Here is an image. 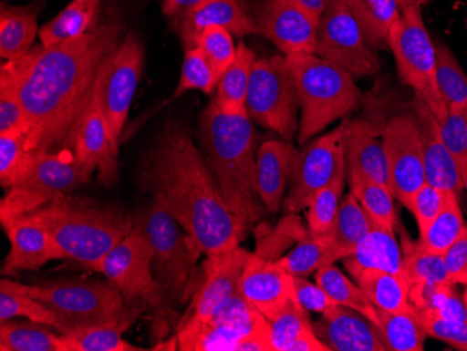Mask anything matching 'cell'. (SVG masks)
<instances>
[{
    "label": "cell",
    "instance_id": "cell-1",
    "mask_svg": "<svg viewBox=\"0 0 467 351\" xmlns=\"http://www.w3.org/2000/svg\"><path fill=\"white\" fill-rule=\"evenodd\" d=\"M119 17L59 46H39L23 55L20 96L27 118L28 150H70L78 123L96 94L102 67L119 46Z\"/></svg>",
    "mask_w": 467,
    "mask_h": 351
},
{
    "label": "cell",
    "instance_id": "cell-2",
    "mask_svg": "<svg viewBox=\"0 0 467 351\" xmlns=\"http://www.w3.org/2000/svg\"><path fill=\"white\" fill-rule=\"evenodd\" d=\"M136 182L164 206L206 255L227 253L245 238L228 208L192 132L170 117L139 161Z\"/></svg>",
    "mask_w": 467,
    "mask_h": 351
},
{
    "label": "cell",
    "instance_id": "cell-3",
    "mask_svg": "<svg viewBox=\"0 0 467 351\" xmlns=\"http://www.w3.org/2000/svg\"><path fill=\"white\" fill-rule=\"evenodd\" d=\"M198 139L225 203L246 229H251L266 211L256 188L251 117L246 111H223L212 99L199 117Z\"/></svg>",
    "mask_w": 467,
    "mask_h": 351
},
{
    "label": "cell",
    "instance_id": "cell-4",
    "mask_svg": "<svg viewBox=\"0 0 467 351\" xmlns=\"http://www.w3.org/2000/svg\"><path fill=\"white\" fill-rule=\"evenodd\" d=\"M27 216L52 235L67 259L91 269L133 227V216L120 209L69 193Z\"/></svg>",
    "mask_w": 467,
    "mask_h": 351
},
{
    "label": "cell",
    "instance_id": "cell-5",
    "mask_svg": "<svg viewBox=\"0 0 467 351\" xmlns=\"http://www.w3.org/2000/svg\"><path fill=\"white\" fill-rule=\"evenodd\" d=\"M300 98L298 143H308L330 123L348 117L363 104L354 76L317 54L285 55Z\"/></svg>",
    "mask_w": 467,
    "mask_h": 351
},
{
    "label": "cell",
    "instance_id": "cell-6",
    "mask_svg": "<svg viewBox=\"0 0 467 351\" xmlns=\"http://www.w3.org/2000/svg\"><path fill=\"white\" fill-rule=\"evenodd\" d=\"M133 229L146 238L153 253V274L165 304L182 305L188 300L193 274L203 251L182 225L156 199L133 216Z\"/></svg>",
    "mask_w": 467,
    "mask_h": 351
},
{
    "label": "cell",
    "instance_id": "cell-7",
    "mask_svg": "<svg viewBox=\"0 0 467 351\" xmlns=\"http://www.w3.org/2000/svg\"><path fill=\"white\" fill-rule=\"evenodd\" d=\"M21 290L46 304L57 316L60 335L75 330L118 324L136 318L146 306L128 305L119 290L109 282L65 280L48 284H21Z\"/></svg>",
    "mask_w": 467,
    "mask_h": 351
},
{
    "label": "cell",
    "instance_id": "cell-8",
    "mask_svg": "<svg viewBox=\"0 0 467 351\" xmlns=\"http://www.w3.org/2000/svg\"><path fill=\"white\" fill-rule=\"evenodd\" d=\"M421 10L419 6L401 10L390 31L388 46L395 57L400 80L426 99L441 122L447 117L448 108L438 88L437 46L424 25Z\"/></svg>",
    "mask_w": 467,
    "mask_h": 351
},
{
    "label": "cell",
    "instance_id": "cell-9",
    "mask_svg": "<svg viewBox=\"0 0 467 351\" xmlns=\"http://www.w3.org/2000/svg\"><path fill=\"white\" fill-rule=\"evenodd\" d=\"M72 150L36 151L27 174L7 190L0 203V222L26 216L67 195L90 181Z\"/></svg>",
    "mask_w": 467,
    "mask_h": 351
},
{
    "label": "cell",
    "instance_id": "cell-10",
    "mask_svg": "<svg viewBox=\"0 0 467 351\" xmlns=\"http://www.w3.org/2000/svg\"><path fill=\"white\" fill-rule=\"evenodd\" d=\"M245 108L251 119L261 127L277 133L283 140H293L300 127V98L285 57L256 60Z\"/></svg>",
    "mask_w": 467,
    "mask_h": 351
},
{
    "label": "cell",
    "instance_id": "cell-11",
    "mask_svg": "<svg viewBox=\"0 0 467 351\" xmlns=\"http://www.w3.org/2000/svg\"><path fill=\"white\" fill-rule=\"evenodd\" d=\"M115 285L128 305L165 304L164 293L153 274V253L146 238L133 229L93 266Z\"/></svg>",
    "mask_w": 467,
    "mask_h": 351
},
{
    "label": "cell",
    "instance_id": "cell-12",
    "mask_svg": "<svg viewBox=\"0 0 467 351\" xmlns=\"http://www.w3.org/2000/svg\"><path fill=\"white\" fill-rule=\"evenodd\" d=\"M144 46L138 34L123 36L102 67L97 83L99 106L109 123L115 151L119 154L122 133L143 73Z\"/></svg>",
    "mask_w": 467,
    "mask_h": 351
},
{
    "label": "cell",
    "instance_id": "cell-13",
    "mask_svg": "<svg viewBox=\"0 0 467 351\" xmlns=\"http://www.w3.org/2000/svg\"><path fill=\"white\" fill-rule=\"evenodd\" d=\"M317 55L348 70L354 77L372 76L379 70V59L367 43L343 0H330L317 25Z\"/></svg>",
    "mask_w": 467,
    "mask_h": 351
},
{
    "label": "cell",
    "instance_id": "cell-14",
    "mask_svg": "<svg viewBox=\"0 0 467 351\" xmlns=\"http://www.w3.org/2000/svg\"><path fill=\"white\" fill-rule=\"evenodd\" d=\"M380 140L387 154L390 190L409 209L414 193L427 182L421 136L413 112L395 115L385 122Z\"/></svg>",
    "mask_w": 467,
    "mask_h": 351
},
{
    "label": "cell",
    "instance_id": "cell-15",
    "mask_svg": "<svg viewBox=\"0 0 467 351\" xmlns=\"http://www.w3.org/2000/svg\"><path fill=\"white\" fill-rule=\"evenodd\" d=\"M346 136L348 120L312 141L301 153L296 178L283 201L285 213L306 211L315 193L327 185L337 170L346 164Z\"/></svg>",
    "mask_w": 467,
    "mask_h": 351
},
{
    "label": "cell",
    "instance_id": "cell-16",
    "mask_svg": "<svg viewBox=\"0 0 467 351\" xmlns=\"http://www.w3.org/2000/svg\"><path fill=\"white\" fill-rule=\"evenodd\" d=\"M251 10L259 36L283 54H317L319 20L296 0H256Z\"/></svg>",
    "mask_w": 467,
    "mask_h": 351
},
{
    "label": "cell",
    "instance_id": "cell-17",
    "mask_svg": "<svg viewBox=\"0 0 467 351\" xmlns=\"http://www.w3.org/2000/svg\"><path fill=\"white\" fill-rule=\"evenodd\" d=\"M69 149L90 177L94 171H99V183L104 187H114L118 182L119 154L115 151L109 123L99 106L97 88L90 107L76 127Z\"/></svg>",
    "mask_w": 467,
    "mask_h": 351
},
{
    "label": "cell",
    "instance_id": "cell-18",
    "mask_svg": "<svg viewBox=\"0 0 467 351\" xmlns=\"http://www.w3.org/2000/svg\"><path fill=\"white\" fill-rule=\"evenodd\" d=\"M251 253L241 246L227 253L207 255L203 279L182 321H203L216 314L240 290L244 267Z\"/></svg>",
    "mask_w": 467,
    "mask_h": 351
},
{
    "label": "cell",
    "instance_id": "cell-19",
    "mask_svg": "<svg viewBox=\"0 0 467 351\" xmlns=\"http://www.w3.org/2000/svg\"><path fill=\"white\" fill-rule=\"evenodd\" d=\"M240 293L272 321L280 311L294 300V276L277 263V261L251 253L240 280Z\"/></svg>",
    "mask_w": 467,
    "mask_h": 351
},
{
    "label": "cell",
    "instance_id": "cell-20",
    "mask_svg": "<svg viewBox=\"0 0 467 351\" xmlns=\"http://www.w3.org/2000/svg\"><path fill=\"white\" fill-rule=\"evenodd\" d=\"M312 324L330 351H388L379 326L345 305L330 306Z\"/></svg>",
    "mask_w": 467,
    "mask_h": 351
},
{
    "label": "cell",
    "instance_id": "cell-21",
    "mask_svg": "<svg viewBox=\"0 0 467 351\" xmlns=\"http://www.w3.org/2000/svg\"><path fill=\"white\" fill-rule=\"evenodd\" d=\"M2 227L10 241V251L2 266L4 276L36 271L48 262L67 259L52 235L27 214L2 222Z\"/></svg>",
    "mask_w": 467,
    "mask_h": 351
},
{
    "label": "cell",
    "instance_id": "cell-22",
    "mask_svg": "<svg viewBox=\"0 0 467 351\" xmlns=\"http://www.w3.org/2000/svg\"><path fill=\"white\" fill-rule=\"evenodd\" d=\"M413 115L421 136L427 182L445 192L461 195L464 190L463 175L441 138L440 120L419 93H414Z\"/></svg>",
    "mask_w": 467,
    "mask_h": 351
},
{
    "label": "cell",
    "instance_id": "cell-23",
    "mask_svg": "<svg viewBox=\"0 0 467 351\" xmlns=\"http://www.w3.org/2000/svg\"><path fill=\"white\" fill-rule=\"evenodd\" d=\"M183 46L193 48L204 28L220 26L233 36H259L251 7L245 0H206L203 5L171 22Z\"/></svg>",
    "mask_w": 467,
    "mask_h": 351
},
{
    "label": "cell",
    "instance_id": "cell-24",
    "mask_svg": "<svg viewBox=\"0 0 467 351\" xmlns=\"http://www.w3.org/2000/svg\"><path fill=\"white\" fill-rule=\"evenodd\" d=\"M300 151L290 141L269 140L256 151V188L269 213H275L285 201L288 183L296 178Z\"/></svg>",
    "mask_w": 467,
    "mask_h": 351
},
{
    "label": "cell",
    "instance_id": "cell-25",
    "mask_svg": "<svg viewBox=\"0 0 467 351\" xmlns=\"http://www.w3.org/2000/svg\"><path fill=\"white\" fill-rule=\"evenodd\" d=\"M382 127L374 128L364 120H348L346 167L348 172H356L390 188L387 154L382 140L378 138Z\"/></svg>",
    "mask_w": 467,
    "mask_h": 351
},
{
    "label": "cell",
    "instance_id": "cell-26",
    "mask_svg": "<svg viewBox=\"0 0 467 351\" xmlns=\"http://www.w3.org/2000/svg\"><path fill=\"white\" fill-rule=\"evenodd\" d=\"M342 262L353 279L367 271L403 274V251L395 230L384 229L374 222L367 237Z\"/></svg>",
    "mask_w": 467,
    "mask_h": 351
},
{
    "label": "cell",
    "instance_id": "cell-27",
    "mask_svg": "<svg viewBox=\"0 0 467 351\" xmlns=\"http://www.w3.org/2000/svg\"><path fill=\"white\" fill-rule=\"evenodd\" d=\"M42 2L28 6H10L2 4L0 9V57L4 60L17 59L33 48L38 30V13Z\"/></svg>",
    "mask_w": 467,
    "mask_h": 351
},
{
    "label": "cell",
    "instance_id": "cell-28",
    "mask_svg": "<svg viewBox=\"0 0 467 351\" xmlns=\"http://www.w3.org/2000/svg\"><path fill=\"white\" fill-rule=\"evenodd\" d=\"M99 6L101 0H70L57 17L39 28L41 46L52 48L93 30L99 23Z\"/></svg>",
    "mask_w": 467,
    "mask_h": 351
},
{
    "label": "cell",
    "instance_id": "cell-29",
    "mask_svg": "<svg viewBox=\"0 0 467 351\" xmlns=\"http://www.w3.org/2000/svg\"><path fill=\"white\" fill-rule=\"evenodd\" d=\"M343 258L345 255L336 243L332 232L322 235L309 232L288 255L277 259V263L293 276L306 277Z\"/></svg>",
    "mask_w": 467,
    "mask_h": 351
},
{
    "label": "cell",
    "instance_id": "cell-30",
    "mask_svg": "<svg viewBox=\"0 0 467 351\" xmlns=\"http://www.w3.org/2000/svg\"><path fill=\"white\" fill-rule=\"evenodd\" d=\"M453 283L422 282L410 285V303L421 313L448 321L467 322V288L459 293Z\"/></svg>",
    "mask_w": 467,
    "mask_h": 351
},
{
    "label": "cell",
    "instance_id": "cell-31",
    "mask_svg": "<svg viewBox=\"0 0 467 351\" xmlns=\"http://www.w3.org/2000/svg\"><path fill=\"white\" fill-rule=\"evenodd\" d=\"M371 48L388 46L390 31L400 17L399 0H343Z\"/></svg>",
    "mask_w": 467,
    "mask_h": 351
},
{
    "label": "cell",
    "instance_id": "cell-32",
    "mask_svg": "<svg viewBox=\"0 0 467 351\" xmlns=\"http://www.w3.org/2000/svg\"><path fill=\"white\" fill-rule=\"evenodd\" d=\"M256 60L258 57L251 48L238 44L237 57L223 73L214 93L213 99L223 111H246V94Z\"/></svg>",
    "mask_w": 467,
    "mask_h": 351
},
{
    "label": "cell",
    "instance_id": "cell-33",
    "mask_svg": "<svg viewBox=\"0 0 467 351\" xmlns=\"http://www.w3.org/2000/svg\"><path fill=\"white\" fill-rule=\"evenodd\" d=\"M136 318L123 319L118 324L102 325L88 329L75 330L67 335L57 334L59 351H140L144 348L130 345L122 335L132 326Z\"/></svg>",
    "mask_w": 467,
    "mask_h": 351
},
{
    "label": "cell",
    "instance_id": "cell-34",
    "mask_svg": "<svg viewBox=\"0 0 467 351\" xmlns=\"http://www.w3.org/2000/svg\"><path fill=\"white\" fill-rule=\"evenodd\" d=\"M23 67L25 59L20 57L6 60L0 69V135H27V118L20 96Z\"/></svg>",
    "mask_w": 467,
    "mask_h": 351
},
{
    "label": "cell",
    "instance_id": "cell-35",
    "mask_svg": "<svg viewBox=\"0 0 467 351\" xmlns=\"http://www.w3.org/2000/svg\"><path fill=\"white\" fill-rule=\"evenodd\" d=\"M354 280L379 311L399 313L410 305V284L403 274L367 271Z\"/></svg>",
    "mask_w": 467,
    "mask_h": 351
},
{
    "label": "cell",
    "instance_id": "cell-36",
    "mask_svg": "<svg viewBox=\"0 0 467 351\" xmlns=\"http://www.w3.org/2000/svg\"><path fill=\"white\" fill-rule=\"evenodd\" d=\"M348 175L351 195L363 206L372 222L384 229L395 230L398 216L392 190L356 172H348Z\"/></svg>",
    "mask_w": 467,
    "mask_h": 351
},
{
    "label": "cell",
    "instance_id": "cell-37",
    "mask_svg": "<svg viewBox=\"0 0 467 351\" xmlns=\"http://www.w3.org/2000/svg\"><path fill=\"white\" fill-rule=\"evenodd\" d=\"M315 282L324 288L329 297L338 305L348 306L363 314L369 321L380 327L379 313L377 306L368 300L358 284L351 282L335 264H327L315 274Z\"/></svg>",
    "mask_w": 467,
    "mask_h": 351
},
{
    "label": "cell",
    "instance_id": "cell-38",
    "mask_svg": "<svg viewBox=\"0 0 467 351\" xmlns=\"http://www.w3.org/2000/svg\"><path fill=\"white\" fill-rule=\"evenodd\" d=\"M380 330L385 345L389 351H422L426 343V330L417 315L416 306L410 303L409 308L399 313L379 311Z\"/></svg>",
    "mask_w": 467,
    "mask_h": 351
},
{
    "label": "cell",
    "instance_id": "cell-39",
    "mask_svg": "<svg viewBox=\"0 0 467 351\" xmlns=\"http://www.w3.org/2000/svg\"><path fill=\"white\" fill-rule=\"evenodd\" d=\"M17 316L60 330L59 321L46 304L23 292L17 282L4 279L0 282V322Z\"/></svg>",
    "mask_w": 467,
    "mask_h": 351
},
{
    "label": "cell",
    "instance_id": "cell-40",
    "mask_svg": "<svg viewBox=\"0 0 467 351\" xmlns=\"http://www.w3.org/2000/svg\"><path fill=\"white\" fill-rule=\"evenodd\" d=\"M52 327L38 322H0V350L2 351H59L57 334Z\"/></svg>",
    "mask_w": 467,
    "mask_h": 351
},
{
    "label": "cell",
    "instance_id": "cell-41",
    "mask_svg": "<svg viewBox=\"0 0 467 351\" xmlns=\"http://www.w3.org/2000/svg\"><path fill=\"white\" fill-rule=\"evenodd\" d=\"M371 225V217L367 214L359 201L351 193L343 196L330 232L345 258L351 255L357 245L367 237Z\"/></svg>",
    "mask_w": 467,
    "mask_h": 351
},
{
    "label": "cell",
    "instance_id": "cell-42",
    "mask_svg": "<svg viewBox=\"0 0 467 351\" xmlns=\"http://www.w3.org/2000/svg\"><path fill=\"white\" fill-rule=\"evenodd\" d=\"M464 225L466 222H464L463 213H462L461 204H459V196L448 192L442 211L430 224L427 232L420 235L417 243L430 253L442 255L458 240Z\"/></svg>",
    "mask_w": 467,
    "mask_h": 351
},
{
    "label": "cell",
    "instance_id": "cell-43",
    "mask_svg": "<svg viewBox=\"0 0 467 351\" xmlns=\"http://www.w3.org/2000/svg\"><path fill=\"white\" fill-rule=\"evenodd\" d=\"M346 174H348V167L343 164L333 180L322 190L317 191L309 201L306 208L308 209L306 222H308L309 232L312 234H327L332 229L342 203Z\"/></svg>",
    "mask_w": 467,
    "mask_h": 351
},
{
    "label": "cell",
    "instance_id": "cell-44",
    "mask_svg": "<svg viewBox=\"0 0 467 351\" xmlns=\"http://www.w3.org/2000/svg\"><path fill=\"white\" fill-rule=\"evenodd\" d=\"M400 245L403 251V276L409 284L422 282L452 283L442 255L424 250L419 243L409 240L405 232L401 234Z\"/></svg>",
    "mask_w": 467,
    "mask_h": 351
},
{
    "label": "cell",
    "instance_id": "cell-45",
    "mask_svg": "<svg viewBox=\"0 0 467 351\" xmlns=\"http://www.w3.org/2000/svg\"><path fill=\"white\" fill-rule=\"evenodd\" d=\"M437 46V83L448 109L466 108L467 76L445 44Z\"/></svg>",
    "mask_w": 467,
    "mask_h": 351
},
{
    "label": "cell",
    "instance_id": "cell-46",
    "mask_svg": "<svg viewBox=\"0 0 467 351\" xmlns=\"http://www.w3.org/2000/svg\"><path fill=\"white\" fill-rule=\"evenodd\" d=\"M36 151L28 150L26 133L0 135V185L10 190L27 174Z\"/></svg>",
    "mask_w": 467,
    "mask_h": 351
},
{
    "label": "cell",
    "instance_id": "cell-47",
    "mask_svg": "<svg viewBox=\"0 0 467 351\" xmlns=\"http://www.w3.org/2000/svg\"><path fill=\"white\" fill-rule=\"evenodd\" d=\"M219 76L210 65L204 52L199 46L185 49L180 83H178L175 97L182 96L186 91L199 90L204 94L216 93L219 85Z\"/></svg>",
    "mask_w": 467,
    "mask_h": 351
},
{
    "label": "cell",
    "instance_id": "cell-48",
    "mask_svg": "<svg viewBox=\"0 0 467 351\" xmlns=\"http://www.w3.org/2000/svg\"><path fill=\"white\" fill-rule=\"evenodd\" d=\"M269 327L273 351H285L296 337L314 329L308 311L294 300L288 301L279 315L269 321Z\"/></svg>",
    "mask_w": 467,
    "mask_h": 351
},
{
    "label": "cell",
    "instance_id": "cell-49",
    "mask_svg": "<svg viewBox=\"0 0 467 351\" xmlns=\"http://www.w3.org/2000/svg\"><path fill=\"white\" fill-rule=\"evenodd\" d=\"M196 46L204 52L219 78L237 57L238 46H235L233 34L220 26L204 28Z\"/></svg>",
    "mask_w": 467,
    "mask_h": 351
},
{
    "label": "cell",
    "instance_id": "cell-50",
    "mask_svg": "<svg viewBox=\"0 0 467 351\" xmlns=\"http://www.w3.org/2000/svg\"><path fill=\"white\" fill-rule=\"evenodd\" d=\"M308 234L309 230L306 232L301 225L300 217L294 213L288 214L280 222L279 227L272 234H265L259 240L258 248L254 253L270 261H277L280 253L287 250V246L293 245L294 243H300Z\"/></svg>",
    "mask_w": 467,
    "mask_h": 351
},
{
    "label": "cell",
    "instance_id": "cell-51",
    "mask_svg": "<svg viewBox=\"0 0 467 351\" xmlns=\"http://www.w3.org/2000/svg\"><path fill=\"white\" fill-rule=\"evenodd\" d=\"M441 138L458 162L463 178L467 174V117L466 108L448 109L440 122Z\"/></svg>",
    "mask_w": 467,
    "mask_h": 351
},
{
    "label": "cell",
    "instance_id": "cell-52",
    "mask_svg": "<svg viewBox=\"0 0 467 351\" xmlns=\"http://www.w3.org/2000/svg\"><path fill=\"white\" fill-rule=\"evenodd\" d=\"M448 192L434 187L431 183L426 182L414 193L411 199L409 211L414 214L417 225H419V234H424L429 229L430 224L434 222L435 217L442 211L443 204L447 201Z\"/></svg>",
    "mask_w": 467,
    "mask_h": 351
},
{
    "label": "cell",
    "instance_id": "cell-53",
    "mask_svg": "<svg viewBox=\"0 0 467 351\" xmlns=\"http://www.w3.org/2000/svg\"><path fill=\"white\" fill-rule=\"evenodd\" d=\"M416 311L427 336L467 351V322L448 321L432 314L421 313L417 308Z\"/></svg>",
    "mask_w": 467,
    "mask_h": 351
},
{
    "label": "cell",
    "instance_id": "cell-54",
    "mask_svg": "<svg viewBox=\"0 0 467 351\" xmlns=\"http://www.w3.org/2000/svg\"><path fill=\"white\" fill-rule=\"evenodd\" d=\"M294 301L300 304L308 313L317 314H324L327 308L336 305L335 301L321 285L300 276H294Z\"/></svg>",
    "mask_w": 467,
    "mask_h": 351
},
{
    "label": "cell",
    "instance_id": "cell-55",
    "mask_svg": "<svg viewBox=\"0 0 467 351\" xmlns=\"http://www.w3.org/2000/svg\"><path fill=\"white\" fill-rule=\"evenodd\" d=\"M442 258L452 283L467 285V224Z\"/></svg>",
    "mask_w": 467,
    "mask_h": 351
},
{
    "label": "cell",
    "instance_id": "cell-56",
    "mask_svg": "<svg viewBox=\"0 0 467 351\" xmlns=\"http://www.w3.org/2000/svg\"><path fill=\"white\" fill-rule=\"evenodd\" d=\"M159 2L161 4L162 15L172 22L175 18L182 17L198 9L206 0H159Z\"/></svg>",
    "mask_w": 467,
    "mask_h": 351
},
{
    "label": "cell",
    "instance_id": "cell-57",
    "mask_svg": "<svg viewBox=\"0 0 467 351\" xmlns=\"http://www.w3.org/2000/svg\"><path fill=\"white\" fill-rule=\"evenodd\" d=\"M285 351H330L329 347L315 334V330H308L306 334L296 337L287 346Z\"/></svg>",
    "mask_w": 467,
    "mask_h": 351
},
{
    "label": "cell",
    "instance_id": "cell-58",
    "mask_svg": "<svg viewBox=\"0 0 467 351\" xmlns=\"http://www.w3.org/2000/svg\"><path fill=\"white\" fill-rule=\"evenodd\" d=\"M296 2H298L301 6L306 7L314 17L319 20L322 13H324V10L327 9V5H329L330 0H296Z\"/></svg>",
    "mask_w": 467,
    "mask_h": 351
},
{
    "label": "cell",
    "instance_id": "cell-59",
    "mask_svg": "<svg viewBox=\"0 0 467 351\" xmlns=\"http://www.w3.org/2000/svg\"><path fill=\"white\" fill-rule=\"evenodd\" d=\"M429 2L430 0H399V5H400L401 10H403L410 6L424 7L426 5H429Z\"/></svg>",
    "mask_w": 467,
    "mask_h": 351
},
{
    "label": "cell",
    "instance_id": "cell-60",
    "mask_svg": "<svg viewBox=\"0 0 467 351\" xmlns=\"http://www.w3.org/2000/svg\"><path fill=\"white\" fill-rule=\"evenodd\" d=\"M463 182H464V190L467 191V174H466V177L463 178Z\"/></svg>",
    "mask_w": 467,
    "mask_h": 351
},
{
    "label": "cell",
    "instance_id": "cell-61",
    "mask_svg": "<svg viewBox=\"0 0 467 351\" xmlns=\"http://www.w3.org/2000/svg\"><path fill=\"white\" fill-rule=\"evenodd\" d=\"M466 117H467V107H466Z\"/></svg>",
    "mask_w": 467,
    "mask_h": 351
}]
</instances>
